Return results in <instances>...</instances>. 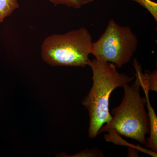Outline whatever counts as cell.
<instances>
[{"mask_svg":"<svg viewBox=\"0 0 157 157\" xmlns=\"http://www.w3.org/2000/svg\"><path fill=\"white\" fill-rule=\"evenodd\" d=\"M93 42L91 35L85 27L64 34H53L42 42L41 56L52 67L84 68L90 60Z\"/></svg>","mask_w":157,"mask_h":157,"instance_id":"3957f363","label":"cell"},{"mask_svg":"<svg viewBox=\"0 0 157 157\" xmlns=\"http://www.w3.org/2000/svg\"><path fill=\"white\" fill-rule=\"evenodd\" d=\"M138 44V39L130 27L119 25L112 19L100 38L93 42L91 54L98 61L113 63L121 68L128 63Z\"/></svg>","mask_w":157,"mask_h":157,"instance_id":"277c9868","label":"cell"},{"mask_svg":"<svg viewBox=\"0 0 157 157\" xmlns=\"http://www.w3.org/2000/svg\"><path fill=\"white\" fill-rule=\"evenodd\" d=\"M78 1L82 6L93 2L94 0H78Z\"/></svg>","mask_w":157,"mask_h":157,"instance_id":"8fae6325","label":"cell"},{"mask_svg":"<svg viewBox=\"0 0 157 157\" xmlns=\"http://www.w3.org/2000/svg\"><path fill=\"white\" fill-rule=\"evenodd\" d=\"M135 70V82L140 87L142 88L143 91L150 90L157 91V71H154L152 73L146 71L142 72L141 66L139 64L137 59H134L133 63Z\"/></svg>","mask_w":157,"mask_h":157,"instance_id":"5b68a950","label":"cell"},{"mask_svg":"<svg viewBox=\"0 0 157 157\" xmlns=\"http://www.w3.org/2000/svg\"><path fill=\"white\" fill-rule=\"evenodd\" d=\"M104 155L100 150L97 148L88 149H86L71 157H104Z\"/></svg>","mask_w":157,"mask_h":157,"instance_id":"9c48e42d","label":"cell"},{"mask_svg":"<svg viewBox=\"0 0 157 157\" xmlns=\"http://www.w3.org/2000/svg\"><path fill=\"white\" fill-rule=\"evenodd\" d=\"M145 94L146 100L147 108L148 110L149 121V137L147 138L146 148L150 149L152 151L157 152V117L154 109L152 107L149 97V91H143Z\"/></svg>","mask_w":157,"mask_h":157,"instance_id":"8992f818","label":"cell"},{"mask_svg":"<svg viewBox=\"0 0 157 157\" xmlns=\"http://www.w3.org/2000/svg\"><path fill=\"white\" fill-rule=\"evenodd\" d=\"M19 7L17 0H0V23Z\"/></svg>","mask_w":157,"mask_h":157,"instance_id":"52a82bcc","label":"cell"},{"mask_svg":"<svg viewBox=\"0 0 157 157\" xmlns=\"http://www.w3.org/2000/svg\"><path fill=\"white\" fill-rule=\"evenodd\" d=\"M88 66L92 71L93 84L82 104L88 111V135L94 138L105 124L112 119L109 111V100L112 92L134 80V77L118 72L116 66L109 62L90 60Z\"/></svg>","mask_w":157,"mask_h":157,"instance_id":"6da1fadb","label":"cell"},{"mask_svg":"<svg viewBox=\"0 0 157 157\" xmlns=\"http://www.w3.org/2000/svg\"><path fill=\"white\" fill-rule=\"evenodd\" d=\"M147 10L157 21V3L151 0H133Z\"/></svg>","mask_w":157,"mask_h":157,"instance_id":"ba28073f","label":"cell"},{"mask_svg":"<svg viewBox=\"0 0 157 157\" xmlns=\"http://www.w3.org/2000/svg\"><path fill=\"white\" fill-rule=\"evenodd\" d=\"M51 3L55 6L59 5H64L69 7L75 9H78L81 8V6L80 5L78 0H48Z\"/></svg>","mask_w":157,"mask_h":157,"instance_id":"30bf717a","label":"cell"},{"mask_svg":"<svg viewBox=\"0 0 157 157\" xmlns=\"http://www.w3.org/2000/svg\"><path fill=\"white\" fill-rule=\"evenodd\" d=\"M121 104L112 109V119L102 127L99 133L113 129L120 135L146 145V135L149 133L148 113L145 109L146 100L140 94V87L134 82L126 84Z\"/></svg>","mask_w":157,"mask_h":157,"instance_id":"7a4b0ae2","label":"cell"}]
</instances>
